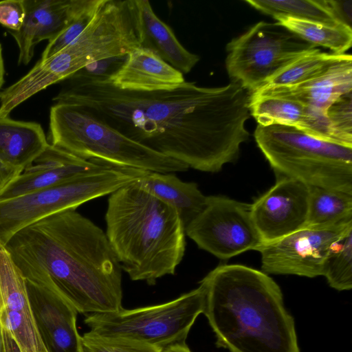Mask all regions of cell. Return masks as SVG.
I'll return each mask as SVG.
<instances>
[{
  "mask_svg": "<svg viewBox=\"0 0 352 352\" xmlns=\"http://www.w3.org/2000/svg\"><path fill=\"white\" fill-rule=\"evenodd\" d=\"M101 1L102 0L95 8L74 21L56 36L49 41L40 60L49 58L71 44L89 24Z\"/></svg>",
  "mask_w": 352,
  "mask_h": 352,
  "instance_id": "30",
  "label": "cell"
},
{
  "mask_svg": "<svg viewBox=\"0 0 352 352\" xmlns=\"http://www.w3.org/2000/svg\"><path fill=\"white\" fill-rule=\"evenodd\" d=\"M352 91V56L326 72L294 86L261 88L250 94V99L272 96L293 100L326 112L340 96Z\"/></svg>",
  "mask_w": 352,
  "mask_h": 352,
  "instance_id": "18",
  "label": "cell"
},
{
  "mask_svg": "<svg viewBox=\"0 0 352 352\" xmlns=\"http://www.w3.org/2000/svg\"><path fill=\"white\" fill-rule=\"evenodd\" d=\"M107 80L120 90L142 92L171 90L186 81L181 72L140 46L127 54L123 65Z\"/></svg>",
  "mask_w": 352,
  "mask_h": 352,
  "instance_id": "17",
  "label": "cell"
},
{
  "mask_svg": "<svg viewBox=\"0 0 352 352\" xmlns=\"http://www.w3.org/2000/svg\"><path fill=\"white\" fill-rule=\"evenodd\" d=\"M327 2L337 21L351 28L352 1L327 0Z\"/></svg>",
  "mask_w": 352,
  "mask_h": 352,
  "instance_id": "33",
  "label": "cell"
},
{
  "mask_svg": "<svg viewBox=\"0 0 352 352\" xmlns=\"http://www.w3.org/2000/svg\"><path fill=\"white\" fill-rule=\"evenodd\" d=\"M0 326L21 352H47L36 326L26 279L0 243Z\"/></svg>",
  "mask_w": 352,
  "mask_h": 352,
  "instance_id": "13",
  "label": "cell"
},
{
  "mask_svg": "<svg viewBox=\"0 0 352 352\" xmlns=\"http://www.w3.org/2000/svg\"><path fill=\"white\" fill-rule=\"evenodd\" d=\"M82 352H162L151 345L122 338H106L86 332L81 336Z\"/></svg>",
  "mask_w": 352,
  "mask_h": 352,
  "instance_id": "28",
  "label": "cell"
},
{
  "mask_svg": "<svg viewBox=\"0 0 352 352\" xmlns=\"http://www.w3.org/2000/svg\"><path fill=\"white\" fill-rule=\"evenodd\" d=\"M23 170L6 164L0 159V192L16 178Z\"/></svg>",
  "mask_w": 352,
  "mask_h": 352,
  "instance_id": "34",
  "label": "cell"
},
{
  "mask_svg": "<svg viewBox=\"0 0 352 352\" xmlns=\"http://www.w3.org/2000/svg\"><path fill=\"white\" fill-rule=\"evenodd\" d=\"M100 0H24L25 16L17 32L9 31L19 47L18 65H28L36 45L50 41Z\"/></svg>",
  "mask_w": 352,
  "mask_h": 352,
  "instance_id": "14",
  "label": "cell"
},
{
  "mask_svg": "<svg viewBox=\"0 0 352 352\" xmlns=\"http://www.w3.org/2000/svg\"><path fill=\"white\" fill-rule=\"evenodd\" d=\"M146 173L100 161L98 166L70 179L0 201V243L5 245L16 232L40 219L110 195Z\"/></svg>",
  "mask_w": 352,
  "mask_h": 352,
  "instance_id": "7",
  "label": "cell"
},
{
  "mask_svg": "<svg viewBox=\"0 0 352 352\" xmlns=\"http://www.w3.org/2000/svg\"><path fill=\"white\" fill-rule=\"evenodd\" d=\"M0 352H6V346L3 336L2 330L0 326Z\"/></svg>",
  "mask_w": 352,
  "mask_h": 352,
  "instance_id": "37",
  "label": "cell"
},
{
  "mask_svg": "<svg viewBox=\"0 0 352 352\" xmlns=\"http://www.w3.org/2000/svg\"><path fill=\"white\" fill-rule=\"evenodd\" d=\"M25 16L24 0L0 1V24L9 31H19L23 24Z\"/></svg>",
  "mask_w": 352,
  "mask_h": 352,
  "instance_id": "32",
  "label": "cell"
},
{
  "mask_svg": "<svg viewBox=\"0 0 352 352\" xmlns=\"http://www.w3.org/2000/svg\"><path fill=\"white\" fill-rule=\"evenodd\" d=\"M276 21L305 41L319 47L329 49L332 53L342 54L351 47V28L343 25H327L289 17Z\"/></svg>",
  "mask_w": 352,
  "mask_h": 352,
  "instance_id": "25",
  "label": "cell"
},
{
  "mask_svg": "<svg viewBox=\"0 0 352 352\" xmlns=\"http://www.w3.org/2000/svg\"><path fill=\"white\" fill-rule=\"evenodd\" d=\"M185 232L200 249L221 259L256 250L263 243L250 204L223 196H208L206 207Z\"/></svg>",
  "mask_w": 352,
  "mask_h": 352,
  "instance_id": "10",
  "label": "cell"
},
{
  "mask_svg": "<svg viewBox=\"0 0 352 352\" xmlns=\"http://www.w3.org/2000/svg\"><path fill=\"white\" fill-rule=\"evenodd\" d=\"M254 135L276 177L352 192L351 146L320 140L282 124H258Z\"/></svg>",
  "mask_w": 352,
  "mask_h": 352,
  "instance_id": "6",
  "label": "cell"
},
{
  "mask_svg": "<svg viewBox=\"0 0 352 352\" xmlns=\"http://www.w3.org/2000/svg\"><path fill=\"white\" fill-rule=\"evenodd\" d=\"M333 129L352 144V91L340 96L326 111Z\"/></svg>",
  "mask_w": 352,
  "mask_h": 352,
  "instance_id": "29",
  "label": "cell"
},
{
  "mask_svg": "<svg viewBox=\"0 0 352 352\" xmlns=\"http://www.w3.org/2000/svg\"><path fill=\"white\" fill-rule=\"evenodd\" d=\"M322 276L335 289L343 291L352 288V228L330 250Z\"/></svg>",
  "mask_w": 352,
  "mask_h": 352,
  "instance_id": "27",
  "label": "cell"
},
{
  "mask_svg": "<svg viewBox=\"0 0 352 352\" xmlns=\"http://www.w3.org/2000/svg\"><path fill=\"white\" fill-rule=\"evenodd\" d=\"M5 66L3 58V49L0 43V93L5 82Z\"/></svg>",
  "mask_w": 352,
  "mask_h": 352,
  "instance_id": "36",
  "label": "cell"
},
{
  "mask_svg": "<svg viewBox=\"0 0 352 352\" xmlns=\"http://www.w3.org/2000/svg\"><path fill=\"white\" fill-rule=\"evenodd\" d=\"M162 352H192L186 342H182L170 346L162 350Z\"/></svg>",
  "mask_w": 352,
  "mask_h": 352,
  "instance_id": "35",
  "label": "cell"
},
{
  "mask_svg": "<svg viewBox=\"0 0 352 352\" xmlns=\"http://www.w3.org/2000/svg\"><path fill=\"white\" fill-rule=\"evenodd\" d=\"M244 2L276 20L289 17L327 25L342 24L333 14L327 0H245Z\"/></svg>",
  "mask_w": 352,
  "mask_h": 352,
  "instance_id": "24",
  "label": "cell"
},
{
  "mask_svg": "<svg viewBox=\"0 0 352 352\" xmlns=\"http://www.w3.org/2000/svg\"><path fill=\"white\" fill-rule=\"evenodd\" d=\"M316 48L278 22L260 21L227 44L226 68L231 81L250 94Z\"/></svg>",
  "mask_w": 352,
  "mask_h": 352,
  "instance_id": "9",
  "label": "cell"
},
{
  "mask_svg": "<svg viewBox=\"0 0 352 352\" xmlns=\"http://www.w3.org/2000/svg\"><path fill=\"white\" fill-rule=\"evenodd\" d=\"M106 236L132 280L153 285L175 274L184 256L186 232L177 211L138 181L109 195Z\"/></svg>",
  "mask_w": 352,
  "mask_h": 352,
  "instance_id": "4",
  "label": "cell"
},
{
  "mask_svg": "<svg viewBox=\"0 0 352 352\" xmlns=\"http://www.w3.org/2000/svg\"><path fill=\"white\" fill-rule=\"evenodd\" d=\"M351 228L352 221L329 227H305L263 243L256 250L261 256L262 272L309 278L322 276L330 250Z\"/></svg>",
  "mask_w": 352,
  "mask_h": 352,
  "instance_id": "11",
  "label": "cell"
},
{
  "mask_svg": "<svg viewBox=\"0 0 352 352\" xmlns=\"http://www.w3.org/2000/svg\"><path fill=\"white\" fill-rule=\"evenodd\" d=\"M48 144L40 124L0 118V159L6 164L24 170Z\"/></svg>",
  "mask_w": 352,
  "mask_h": 352,
  "instance_id": "21",
  "label": "cell"
},
{
  "mask_svg": "<svg viewBox=\"0 0 352 352\" xmlns=\"http://www.w3.org/2000/svg\"><path fill=\"white\" fill-rule=\"evenodd\" d=\"M4 246L27 280L56 291L78 314L123 308L122 270L106 234L76 209L23 228Z\"/></svg>",
  "mask_w": 352,
  "mask_h": 352,
  "instance_id": "2",
  "label": "cell"
},
{
  "mask_svg": "<svg viewBox=\"0 0 352 352\" xmlns=\"http://www.w3.org/2000/svg\"><path fill=\"white\" fill-rule=\"evenodd\" d=\"M351 56V54L322 52L319 47L316 48L280 70L260 89L298 85L318 76L333 65Z\"/></svg>",
  "mask_w": 352,
  "mask_h": 352,
  "instance_id": "23",
  "label": "cell"
},
{
  "mask_svg": "<svg viewBox=\"0 0 352 352\" xmlns=\"http://www.w3.org/2000/svg\"><path fill=\"white\" fill-rule=\"evenodd\" d=\"M100 164V160L78 157L49 143L33 163L0 192V201L63 182Z\"/></svg>",
  "mask_w": 352,
  "mask_h": 352,
  "instance_id": "16",
  "label": "cell"
},
{
  "mask_svg": "<svg viewBox=\"0 0 352 352\" xmlns=\"http://www.w3.org/2000/svg\"><path fill=\"white\" fill-rule=\"evenodd\" d=\"M140 47L149 49L182 74L190 72L199 57L186 49L173 30L160 20L148 0H135Z\"/></svg>",
  "mask_w": 352,
  "mask_h": 352,
  "instance_id": "19",
  "label": "cell"
},
{
  "mask_svg": "<svg viewBox=\"0 0 352 352\" xmlns=\"http://www.w3.org/2000/svg\"><path fill=\"white\" fill-rule=\"evenodd\" d=\"M40 338L47 352H82L78 311L56 291L26 280Z\"/></svg>",
  "mask_w": 352,
  "mask_h": 352,
  "instance_id": "15",
  "label": "cell"
},
{
  "mask_svg": "<svg viewBox=\"0 0 352 352\" xmlns=\"http://www.w3.org/2000/svg\"><path fill=\"white\" fill-rule=\"evenodd\" d=\"M309 187L308 213L305 227H329L352 221V192Z\"/></svg>",
  "mask_w": 352,
  "mask_h": 352,
  "instance_id": "22",
  "label": "cell"
},
{
  "mask_svg": "<svg viewBox=\"0 0 352 352\" xmlns=\"http://www.w3.org/2000/svg\"><path fill=\"white\" fill-rule=\"evenodd\" d=\"M303 104L287 98L265 96L250 99V113L261 126L282 124L299 128L306 113Z\"/></svg>",
  "mask_w": 352,
  "mask_h": 352,
  "instance_id": "26",
  "label": "cell"
},
{
  "mask_svg": "<svg viewBox=\"0 0 352 352\" xmlns=\"http://www.w3.org/2000/svg\"><path fill=\"white\" fill-rule=\"evenodd\" d=\"M204 303V292L199 285L160 305L86 314L84 322L94 335L129 340L162 350L185 342L203 312Z\"/></svg>",
  "mask_w": 352,
  "mask_h": 352,
  "instance_id": "8",
  "label": "cell"
},
{
  "mask_svg": "<svg viewBox=\"0 0 352 352\" xmlns=\"http://www.w3.org/2000/svg\"><path fill=\"white\" fill-rule=\"evenodd\" d=\"M203 312L217 344L231 352H300L280 287L262 271L220 265L200 282Z\"/></svg>",
  "mask_w": 352,
  "mask_h": 352,
  "instance_id": "3",
  "label": "cell"
},
{
  "mask_svg": "<svg viewBox=\"0 0 352 352\" xmlns=\"http://www.w3.org/2000/svg\"><path fill=\"white\" fill-rule=\"evenodd\" d=\"M126 55L112 56L89 63L70 78L85 80H108L123 65Z\"/></svg>",
  "mask_w": 352,
  "mask_h": 352,
  "instance_id": "31",
  "label": "cell"
},
{
  "mask_svg": "<svg viewBox=\"0 0 352 352\" xmlns=\"http://www.w3.org/2000/svg\"><path fill=\"white\" fill-rule=\"evenodd\" d=\"M138 182L155 197L173 207L184 228L204 209L208 196L195 182L181 180L175 173L148 171Z\"/></svg>",
  "mask_w": 352,
  "mask_h": 352,
  "instance_id": "20",
  "label": "cell"
},
{
  "mask_svg": "<svg viewBox=\"0 0 352 352\" xmlns=\"http://www.w3.org/2000/svg\"><path fill=\"white\" fill-rule=\"evenodd\" d=\"M50 139V144L87 160L162 173L189 168L127 138L72 103L57 102L51 107Z\"/></svg>",
  "mask_w": 352,
  "mask_h": 352,
  "instance_id": "5",
  "label": "cell"
},
{
  "mask_svg": "<svg viewBox=\"0 0 352 352\" xmlns=\"http://www.w3.org/2000/svg\"><path fill=\"white\" fill-rule=\"evenodd\" d=\"M276 184L250 204L254 226L263 243L305 227L309 187L296 179L276 177Z\"/></svg>",
  "mask_w": 352,
  "mask_h": 352,
  "instance_id": "12",
  "label": "cell"
},
{
  "mask_svg": "<svg viewBox=\"0 0 352 352\" xmlns=\"http://www.w3.org/2000/svg\"><path fill=\"white\" fill-rule=\"evenodd\" d=\"M54 98L74 104L127 138L189 168L217 173L249 139L250 93L239 83L207 87L185 81L171 90L130 91L107 80L69 78Z\"/></svg>",
  "mask_w": 352,
  "mask_h": 352,
  "instance_id": "1",
  "label": "cell"
}]
</instances>
